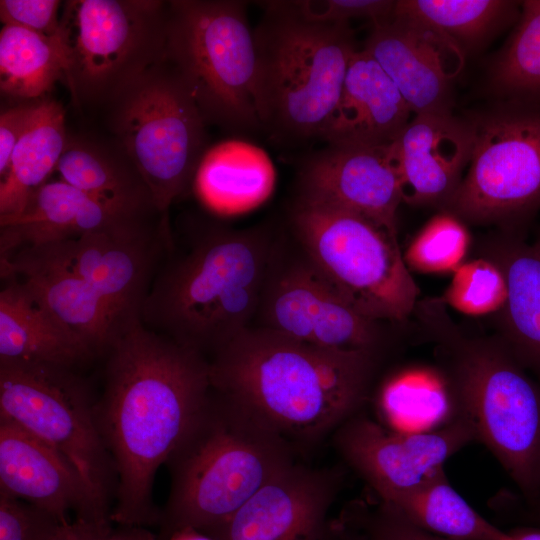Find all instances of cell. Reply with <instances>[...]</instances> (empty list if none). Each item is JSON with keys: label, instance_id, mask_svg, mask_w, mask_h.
<instances>
[{"label": "cell", "instance_id": "cell-1", "mask_svg": "<svg viewBox=\"0 0 540 540\" xmlns=\"http://www.w3.org/2000/svg\"><path fill=\"white\" fill-rule=\"evenodd\" d=\"M104 356L105 386L95 413L117 477L111 519L148 528L160 515L153 501L155 475L210 402L209 359L141 319Z\"/></svg>", "mask_w": 540, "mask_h": 540}, {"label": "cell", "instance_id": "cell-2", "mask_svg": "<svg viewBox=\"0 0 540 540\" xmlns=\"http://www.w3.org/2000/svg\"><path fill=\"white\" fill-rule=\"evenodd\" d=\"M378 357L251 326L209 358L211 385L217 395L293 446L315 441L358 414Z\"/></svg>", "mask_w": 540, "mask_h": 540}, {"label": "cell", "instance_id": "cell-3", "mask_svg": "<svg viewBox=\"0 0 540 540\" xmlns=\"http://www.w3.org/2000/svg\"><path fill=\"white\" fill-rule=\"evenodd\" d=\"M172 246L157 269L141 321L211 357L252 326L279 243L264 225H211L193 236L186 252L174 253Z\"/></svg>", "mask_w": 540, "mask_h": 540}, {"label": "cell", "instance_id": "cell-4", "mask_svg": "<svg viewBox=\"0 0 540 540\" xmlns=\"http://www.w3.org/2000/svg\"><path fill=\"white\" fill-rule=\"evenodd\" d=\"M166 463L171 487L157 540L187 528L210 536L294 463L293 446L212 389L207 408Z\"/></svg>", "mask_w": 540, "mask_h": 540}, {"label": "cell", "instance_id": "cell-5", "mask_svg": "<svg viewBox=\"0 0 540 540\" xmlns=\"http://www.w3.org/2000/svg\"><path fill=\"white\" fill-rule=\"evenodd\" d=\"M254 28L261 127L283 141L321 138L357 51L349 23L308 21L280 1L261 2Z\"/></svg>", "mask_w": 540, "mask_h": 540}, {"label": "cell", "instance_id": "cell-6", "mask_svg": "<svg viewBox=\"0 0 540 540\" xmlns=\"http://www.w3.org/2000/svg\"><path fill=\"white\" fill-rule=\"evenodd\" d=\"M164 59L206 124L236 132L262 128L255 100L254 29L246 2L168 1Z\"/></svg>", "mask_w": 540, "mask_h": 540}, {"label": "cell", "instance_id": "cell-7", "mask_svg": "<svg viewBox=\"0 0 540 540\" xmlns=\"http://www.w3.org/2000/svg\"><path fill=\"white\" fill-rule=\"evenodd\" d=\"M461 416L525 503L540 497V383L502 341L447 340Z\"/></svg>", "mask_w": 540, "mask_h": 540}, {"label": "cell", "instance_id": "cell-8", "mask_svg": "<svg viewBox=\"0 0 540 540\" xmlns=\"http://www.w3.org/2000/svg\"><path fill=\"white\" fill-rule=\"evenodd\" d=\"M106 105L113 138L141 173L156 209L167 214L194 183L208 150L196 103L163 57Z\"/></svg>", "mask_w": 540, "mask_h": 540}, {"label": "cell", "instance_id": "cell-9", "mask_svg": "<svg viewBox=\"0 0 540 540\" xmlns=\"http://www.w3.org/2000/svg\"><path fill=\"white\" fill-rule=\"evenodd\" d=\"M291 220L303 253L361 314L402 321L415 309L419 289L396 235L355 213L299 200Z\"/></svg>", "mask_w": 540, "mask_h": 540}, {"label": "cell", "instance_id": "cell-10", "mask_svg": "<svg viewBox=\"0 0 540 540\" xmlns=\"http://www.w3.org/2000/svg\"><path fill=\"white\" fill-rule=\"evenodd\" d=\"M168 1L70 0L60 14L74 102L106 104L164 57Z\"/></svg>", "mask_w": 540, "mask_h": 540}, {"label": "cell", "instance_id": "cell-11", "mask_svg": "<svg viewBox=\"0 0 540 540\" xmlns=\"http://www.w3.org/2000/svg\"><path fill=\"white\" fill-rule=\"evenodd\" d=\"M95 404L75 369L0 360V416L64 455L81 475L99 513L112 520L117 477Z\"/></svg>", "mask_w": 540, "mask_h": 540}, {"label": "cell", "instance_id": "cell-12", "mask_svg": "<svg viewBox=\"0 0 540 540\" xmlns=\"http://www.w3.org/2000/svg\"><path fill=\"white\" fill-rule=\"evenodd\" d=\"M469 120L468 169L445 210L519 234L540 209V108L504 102Z\"/></svg>", "mask_w": 540, "mask_h": 540}, {"label": "cell", "instance_id": "cell-13", "mask_svg": "<svg viewBox=\"0 0 540 540\" xmlns=\"http://www.w3.org/2000/svg\"><path fill=\"white\" fill-rule=\"evenodd\" d=\"M252 327L311 345L379 355V322L357 311L301 250L285 255L279 245Z\"/></svg>", "mask_w": 540, "mask_h": 540}, {"label": "cell", "instance_id": "cell-14", "mask_svg": "<svg viewBox=\"0 0 540 540\" xmlns=\"http://www.w3.org/2000/svg\"><path fill=\"white\" fill-rule=\"evenodd\" d=\"M173 244L168 214L36 246L82 278L122 328L141 319L157 269Z\"/></svg>", "mask_w": 540, "mask_h": 540}, {"label": "cell", "instance_id": "cell-15", "mask_svg": "<svg viewBox=\"0 0 540 540\" xmlns=\"http://www.w3.org/2000/svg\"><path fill=\"white\" fill-rule=\"evenodd\" d=\"M475 440L474 429L463 416L434 431L406 433L356 414L336 433L340 454L379 498L435 477L449 458Z\"/></svg>", "mask_w": 540, "mask_h": 540}, {"label": "cell", "instance_id": "cell-16", "mask_svg": "<svg viewBox=\"0 0 540 540\" xmlns=\"http://www.w3.org/2000/svg\"><path fill=\"white\" fill-rule=\"evenodd\" d=\"M297 200L360 215L397 236L403 201L393 143L387 146L330 145L301 167Z\"/></svg>", "mask_w": 540, "mask_h": 540}, {"label": "cell", "instance_id": "cell-17", "mask_svg": "<svg viewBox=\"0 0 540 540\" xmlns=\"http://www.w3.org/2000/svg\"><path fill=\"white\" fill-rule=\"evenodd\" d=\"M333 470L292 463L238 509L211 537L215 540H329L327 521L340 487Z\"/></svg>", "mask_w": 540, "mask_h": 540}, {"label": "cell", "instance_id": "cell-18", "mask_svg": "<svg viewBox=\"0 0 540 540\" xmlns=\"http://www.w3.org/2000/svg\"><path fill=\"white\" fill-rule=\"evenodd\" d=\"M363 50L384 70L413 115L451 112L464 54L432 29L397 13L372 23Z\"/></svg>", "mask_w": 540, "mask_h": 540}, {"label": "cell", "instance_id": "cell-19", "mask_svg": "<svg viewBox=\"0 0 540 540\" xmlns=\"http://www.w3.org/2000/svg\"><path fill=\"white\" fill-rule=\"evenodd\" d=\"M0 494L46 510L63 521H110L97 510L77 469L58 450L0 416ZM112 521V520H111Z\"/></svg>", "mask_w": 540, "mask_h": 540}, {"label": "cell", "instance_id": "cell-20", "mask_svg": "<svg viewBox=\"0 0 540 540\" xmlns=\"http://www.w3.org/2000/svg\"><path fill=\"white\" fill-rule=\"evenodd\" d=\"M393 145L403 201L445 207L469 164L473 130L452 112L413 115Z\"/></svg>", "mask_w": 540, "mask_h": 540}, {"label": "cell", "instance_id": "cell-21", "mask_svg": "<svg viewBox=\"0 0 540 540\" xmlns=\"http://www.w3.org/2000/svg\"><path fill=\"white\" fill-rule=\"evenodd\" d=\"M158 214L116 205L60 179L48 181L19 214L0 216V258Z\"/></svg>", "mask_w": 540, "mask_h": 540}, {"label": "cell", "instance_id": "cell-22", "mask_svg": "<svg viewBox=\"0 0 540 540\" xmlns=\"http://www.w3.org/2000/svg\"><path fill=\"white\" fill-rule=\"evenodd\" d=\"M1 277L14 276L50 313L104 356L124 330L105 301L78 275L37 248L0 258Z\"/></svg>", "mask_w": 540, "mask_h": 540}, {"label": "cell", "instance_id": "cell-23", "mask_svg": "<svg viewBox=\"0 0 540 540\" xmlns=\"http://www.w3.org/2000/svg\"><path fill=\"white\" fill-rule=\"evenodd\" d=\"M412 116L400 91L380 65L363 49L357 50L321 139L330 145H391Z\"/></svg>", "mask_w": 540, "mask_h": 540}, {"label": "cell", "instance_id": "cell-24", "mask_svg": "<svg viewBox=\"0 0 540 540\" xmlns=\"http://www.w3.org/2000/svg\"><path fill=\"white\" fill-rule=\"evenodd\" d=\"M0 360L44 363L75 369L96 357L14 276L1 277Z\"/></svg>", "mask_w": 540, "mask_h": 540}, {"label": "cell", "instance_id": "cell-25", "mask_svg": "<svg viewBox=\"0 0 540 540\" xmlns=\"http://www.w3.org/2000/svg\"><path fill=\"white\" fill-rule=\"evenodd\" d=\"M275 181L273 163L263 149L232 139L206 151L193 186L210 210L220 215H238L264 203Z\"/></svg>", "mask_w": 540, "mask_h": 540}, {"label": "cell", "instance_id": "cell-26", "mask_svg": "<svg viewBox=\"0 0 540 540\" xmlns=\"http://www.w3.org/2000/svg\"><path fill=\"white\" fill-rule=\"evenodd\" d=\"M376 407L385 427L406 433L434 431L461 417L449 369L428 364L407 365L386 376Z\"/></svg>", "mask_w": 540, "mask_h": 540}, {"label": "cell", "instance_id": "cell-27", "mask_svg": "<svg viewBox=\"0 0 540 540\" xmlns=\"http://www.w3.org/2000/svg\"><path fill=\"white\" fill-rule=\"evenodd\" d=\"M55 172L60 180L105 201L138 212L160 213L141 173L114 138L108 142L68 136Z\"/></svg>", "mask_w": 540, "mask_h": 540}, {"label": "cell", "instance_id": "cell-28", "mask_svg": "<svg viewBox=\"0 0 540 540\" xmlns=\"http://www.w3.org/2000/svg\"><path fill=\"white\" fill-rule=\"evenodd\" d=\"M494 261L508 284V298L499 312L501 340L540 378V253L519 234H510L499 244Z\"/></svg>", "mask_w": 540, "mask_h": 540}, {"label": "cell", "instance_id": "cell-29", "mask_svg": "<svg viewBox=\"0 0 540 540\" xmlns=\"http://www.w3.org/2000/svg\"><path fill=\"white\" fill-rule=\"evenodd\" d=\"M68 134L59 102L38 100L24 134L15 146L0 182V216L19 214L31 196L56 171Z\"/></svg>", "mask_w": 540, "mask_h": 540}, {"label": "cell", "instance_id": "cell-30", "mask_svg": "<svg viewBox=\"0 0 540 540\" xmlns=\"http://www.w3.org/2000/svg\"><path fill=\"white\" fill-rule=\"evenodd\" d=\"M411 524L455 540H506L507 532L479 514L445 471L409 490L379 498Z\"/></svg>", "mask_w": 540, "mask_h": 540}, {"label": "cell", "instance_id": "cell-31", "mask_svg": "<svg viewBox=\"0 0 540 540\" xmlns=\"http://www.w3.org/2000/svg\"><path fill=\"white\" fill-rule=\"evenodd\" d=\"M395 11L442 35L465 54L517 22L521 2L509 0H399Z\"/></svg>", "mask_w": 540, "mask_h": 540}, {"label": "cell", "instance_id": "cell-32", "mask_svg": "<svg viewBox=\"0 0 540 540\" xmlns=\"http://www.w3.org/2000/svg\"><path fill=\"white\" fill-rule=\"evenodd\" d=\"M65 57L58 38L16 26L0 31V89L5 95L33 100L64 80Z\"/></svg>", "mask_w": 540, "mask_h": 540}, {"label": "cell", "instance_id": "cell-33", "mask_svg": "<svg viewBox=\"0 0 540 540\" xmlns=\"http://www.w3.org/2000/svg\"><path fill=\"white\" fill-rule=\"evenodd\" d=\"M489 76L505 102L540 108V0L521 1L519 18Z\"/></svg>", "mask_w": 540, "mask_h": 540}, {"label": "cell", "instance_id": "cell-34", "mask_svg": "<svg viewBox=\"0 0 540 540\" xmlns=\"http://www.w3.org/2000/svg\"><path fill=\"white\" fill-rule=\"evenodd\" d=\"M469 244L470 235L463 220L444 210L415 235L403 258L409 270L453 273L464 263Z\"/></svg>", "mask_w": 540, "mask_h": 540}, {"label": "cell", "instance_id": "cell-35", "mask_svg": "<svg viewBox=\"0 0 540 540\" xmlns=\"http://www.w3.org/2000/svg\"><path fill=\"white\" fill-rule=\"evenodd\" d=\"M508 298L506 276L499 264L490 259L464 262L453 272L442 301L471 316L500 312Z\"/></svg>", "mask_w": 540, "mask_h": 540}, {"label": "cell", "instance_id": "cell-36", "mask_svg": "<svg viewBox=\"0 0 540 540\" xmlns=\"http://www.w3.org/2000/svg\"><path fill=\"white\" fill-rule=\"evenodd\" d=\"M298 16L322 24H344L352 19H368L372 23L390 17L396 1L390 0H299L280 1Z\"/></svg>", "mask_w": 540, "mask_h": 540}, {"label": "cell", "instance_id": "cell-37", "mask_svg": "<svg viewBox=\"0 0 540 540\" xmlns=\"http://www.w3.org/2000/svg\"><path fill=\"white\" fill-rule=\"evenodd\" d=\"M64 522L46 510L0 494V540H49Z\"/></svg>", "mask_w": 540, "mask_h": 540}, {"label": "cell", "instance_id": "cell-38", "mask_svg": "<svg viewBox=\"0 0 540 540\" xmlns=\"http://www.w3.org/2000/svg\"><path fill=\"white\" fill-rule=\"evenodd\" d=\"M60 6L61 2L57 0H1L0 19L3 26H16L58 38Z\"/></svg>", "mask_w": 540, "mask_h": 540}, {"label": "cell", "instance_id": "cell-39", "mask_svg": "<svg viewBox=\"0 0 540 540\" xmlns=\"http://www.w3.org/2000/svg\"><path fill=\"white\" fill-rule=\"evenodd\" d=\"M354 526L367 540H455L427 532L379 502L376 509L359 517Z\"/></svg>", "mask_w": 540, "mask_h": 540}, {"label": "cell", "instance_id": "cell-40", "mask_svg": "<svg viewBox=\"0 0 540 540\" xmlns=\"http://www.w3.org/2000/svg\"><path fill=\"white\" fill-rule=\"evenodd\" d=\"M113 521H66L49 540H157L147 527L114 525Z\"/></svg>", "mask_w": 540, "mask_h": 540}, {"label": "cell", "instance_id": "cell-41", "mask_svg": "<svg viewBox=\"0 0 540 540\" xmlns=\"http://www.w3.org/2000/svg\"><path fill=\"white\" fill-rule=\"evenodd\" d=\"M38 100L22 102L1 112L0 115V175L8 169L11 155L27 129Z\"/></svg>", "mask_w": 540, "mask_h": 540}, {"label": "cell", "instance_id": "cell-42", "mask_svg": "<svg viewBox=\"0 0 540 540\" xmlns=\"http://www.w3.org/2000/svg\"><path fill=\"white\" fill-rule=\"evenodd\" d=\"M506 532V540H540V526H519Z\"/></svg>", "mask_w": 540, "mask_h": 540}, {"label": "cell", "instance_id": "cell-43", "mask_svg": "<svg viewBox=\"0 0 540 540\" xmlns=\"http://www.w3.org/2000/svg\"><path fill=\"white\" fill-rule=\"evenodd\" d=\"M329 540H367L363 533L356 527L339 523L335 533Z\"/></svg>", "mask_w": 540, "mask_h": 540}, {"label": "cell", "instance_id": "cell-44", "mask_svg": "<svg viewBox=\"0 0 540 540\" xmlns=\"http://www.w3.org/2000/svg\"><path fill=\"white\" fill-rule=\"evenodd\" d=\"M168 540H215L213 537L191 528L182 529L173 533Z\"/></svg>", "mask_w": 540, "mask_h": 540}, {"label": "cell", "instance_id": "cell-45", "mask_svg": "<svg viewBox=\"0 0 540 540\" xmlns=\"http://www.w3.org/2000/svg\"><path fill=\"white\" fill-rule=\"evenodd\" d=\"M522 516L528 523L540 526V497L530 503H525Z\"/></svg>", "mask_w": 540, "mask_h": 540}, {"label": "cell", "instance_id": "cell-46", "mask_svg": "<svg viewBox=\"0 0 540 540\" xmlns=\"http://www.w3.org/2000/svg\"><path fill=\"white\" fill-rule=\"evenodd\" d=\"M532 246L536 249L537 252L540 253V236Z\"/></svg>", "mask_w": 540, "mask_h": 540}]
</instances>
